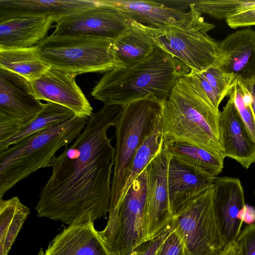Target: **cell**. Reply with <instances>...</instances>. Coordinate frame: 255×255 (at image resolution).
<instances>
[{"label":"cell","mask_w":255,"mask_h":255,"mask_svg":"<svg viewBox=\"0 0 255 255\" xmlns=\"http://www.w3.org/2000/svg\"><path fill=\"white\" fill-rule=\"evenodd\" d=\"M29 213V209L18 197L0 198V255H8Z\"/></svg>","instance_id":"24"},{"label":"cell","mask_w":255,"mask_h":255,"mask_svg":"<svg viewBox=\"0 0 255 255\" xmlns=\"http://www.w3.org/2000/svg\"><path fill=\"white\" fill-rule=\"evenodd\" d=\"M252 136L255 140V112L252 95L243 81L237 78L228 94Z\"/></svg>","instance_id":"29"},{"label":"cell","mask_w":255,"mask_h":255,"mask_svg":"<svg viewBox=\"0 0 255 255\" xmlns=\"http://www.w3.org/2000/svg\"><path fill=\"white\" fill-rule=\"evenodd\" d=\"M52 17H26L0 22V50L24 48L37 45L47 36Z\"/></svg>","instance_id":"22"},{"label":"cell","mask_w":255,"mask_h":255,"mask_svg":"<svg viewBox=\"0 0 255 255\" xmlns=\"http://www.w3.org/2000/svg\"><path fill=\"white\" fill-rule=\"evenodd\" d=\"M186 255H219L227 246L213 200V185L188 202L173 217Z\"/></svg>","instance_id":"8"},{"label":"cell","mask_w":255,"mask_h":255,"mask_svg":"<svg viewBox=\"0 0 255 255\" xmlns=\"http://www.w3.org/2000/svg\"><path fill=\"white\" fill-rule=\"evenodd\" d=\"M75 76L50 67L39 78L30 81L35 97L73 111L76 117L89 119L93 108L75 81Z\"/></svg>","instance_id":"13"},{"label":"cell","mask_w":255,"mask_h":255,"mask_svg":"<svg viewBox=\"0 0 255 255\" xmlns=\"http://www.w3.org/2000/svg\"><path fill=\"white\" fill-rule=\"evenodd\" d=\"M37 255H44V251L41 249Z\"/></svg>","instance_id":"39"},{"label":"cell","mask_w":255,"mask_h":255,"mask_svg":"<svg viewBox=\"0 0 255 255\" xmlns=\"http://www.w3.org/2000/svg\"><path fill=\"white\" fill-rule=\"evenodd\" d=\"M214 63L242 81L255 79V30H239L220 41Z\"/></svg>","instance_id":"16"},{"label":"cell","mask_w":255,"mask_h":255,"mask_svg":"<svg viewBox=\"0 0 255 255\" xmlns=\"http://www.w3.org/2000/svg\"><path fill=\"white\" fill-rule=\"evenodd\" d=\"M219 255H242V251L235 241L227 245Z\"/></svg>","instance_id":"37"},{"label":"cell","mask_w":255,"mask_h":255,"mask_svg":"<svg viewBox=\"0 0 255 255\" xmlns=\"http://www.w3.org/2000/svg\"><path fill=\"white\" fill-rule=\"evenodd\" d=\"M201 13L226 20L231 16L255 7V0H202L194 2Z\"/></svg>","instance_id":"28"},{"label":"cell","mask_w":255,"mask_h":255,"mask_svg":"<svg viewBox=\"0 0 255 255\" xmlns=\"http://www.w3.org/2000/svg\"><path fill=\"white\" fill-rule=\"evenodd\" d=\"M88 120L76 116L0 151V198L31 174L51 167L57 151L73 142Z\"/></svg>","instance_id":"4"},{"label":"cell","mask_w":255,"mask_h":255,"mask_svg":"<svg viewBox=\"0 0 255 255\" xmlns=\"http://www.w3.org/2000/svg\"><path fill=\"white\" fill-rule=\"evenodd\" d=\"M243 82L252 95L253 98V106L255 112V79L243 81Z\"/></svg>","instance_id":"38"},{"label":"cell","mask_w":255,"mask_h":255,"mask_svg":"<svg viewBox=\"0 0 255 255\" xmlns=\"http://www.w3.org/2000/svg\"><path fill=\"white\" fill-rule=\"evenodd\" d=\"M213 200L219 228L228 245L236 241L243 223L241 214L246 204L240 180L216 177L213 185Z\"/></svg>","instance_id":"15"},{"label":"cell","mask_w":255,"mask_h":255,"mask_svg":"<svg viewBox=\"0 0 255 255\" xmlns=\"http://www.w3.org/2000/svg\"><path fill=\"white\" fill-rule=\"evenodd\" d=\"M130 255H137V253H136V251H135L134 252H133L131 254H130Z\"/></svg>","instance_id":"40"},{"label":"cell","mask_w":255,"mask_h":255,"mask_svg":"<svg viewBox=\"0 0 255 255\" xmlns=\"http://www.w3.org/2000/svg\"><path fill=\"white\" fill-rule=\"evenodd\" d=\"M35 46L45 63L75 77L122 68L115 57L114 41L110 40L52 33Z\"/></svg>","instance_id":"6"},{"label":"cell","mask_w":255,"mask_h":255,"mask_svg":"<svg viewBox=\"0 0 255 255\" xmlns=\"http://www.w3.org/2000/svg\"><path fill=\"white\" fill-rule=\"evenodd\" d=\"M241 218L242 221L245 223L249 225L254 224L255 222V209L246 205L242 211Z\"/></svg>","instance_id":"36"},{"label":"cell","mask_w":255,"mask_h":255,"mask_svg":"<svg viewBox=\"0 0 255 255\" xmlns=\"http://www.w3.org/2000/svg\"><path fill=\"white\" fill-rule=\"evenodd\" d=\"M76 117L70 109L60 105L47 102L42 110L28 124L6 139L0 141V151L17 143L24 138L45 130Z\"/></svg>","instance_id":"26"},{"label":"cell","mask_w":255,"mask_h":255,"mask_svg":"<svg viewBox=\"0 0 255 255\" xmlns=\"http://www.w3.org/2000/svg\"><path fill=\"white\" fill-rule=\"evenodd\" d=\"M200 72L212 87L221 102L228 96L236 79L234 75L225 72L214 62Z\"/></svg>","instance_id":"30"},{"label":"cell","mask_w":255,"mask_h":255,"mask_svg":"<svg viewBox=\"0 0 255 255\" xmlns=\"http://www.w3.org/2000/svg\"><path fill=\"white\" fill-rule=\"evenodd\" d=\"M174 227V221L173 218L152 239L143 243L136 248L135 251H136L137 255H156Z\"/></svg>","instance_id":"32"},{"label":"cell","mask_w":255,"mask_h":255,"mask_svg":"<svg viewBox=\"0 0 255 255\" xmlns=\"http://www.w3.org/2000/svg\"><path fill=\"white\" fill-rule=\"evenodd\" d=\"M226 21L233 28L255 25V7L234 15Z\"/></svg>","instance_id":"35"},{"label":"cell","mask_w":255,"mask_h":255,"mask_svg":"<svg viewBox=\"0 0 255 255\" xmlns=\"http://www.w3.org/2000/svg\"><path fill=\"white\" fill-rule=\"evenodd\" d=\"M44 255H110L94 223L69 225L49 243Z\"/></svg>","instance_id":"20"},{"label":"cell","mask_w":255,"mask_h":255,"mask_svg":"<svg viewBox=\"0 0 255 255\" xmlns=\"http://www.w3.org/2000/svg\"><path fill=\"white\" fill-rule=\"evenodd\" d=\"M163 144L161 116L153 131L145 139L136 152L129 169L125 185L119 200L115 205L124 198L131 184L146 168L150 161L161 148Z\"/></svg>","instance_id":"27"},{"label":"cell","mask_w":255,"mask_h":255,"mask_svg":"<svg viewBox=\"0 0 255 255\" xmlns=\"http://www.w3.org/2000/svg\"><path fill=\"white\" fill-rule=\"evenodd\" d=\"M158 29L130 21L128 28L114 41L115 57L122 68L141 62L154 51Z\"/></svg>","instance_id":"21"},{"label":"cell","mask_w":255,"mask_h":255,"mask_svg":"<svg viewBox=\"0 0 255 255\" xmlns=\"http://www.w3.org/2000/svg\"><path fill=\"white\" fill-rule=\"evenodd\" d=\"M44 104L35 97L29 81L0 68V141L31 122Z\"/></svg>","instance_id":"10"},{"label":"cell","mask_w":255,"mask_h":255,"mask_svg":"<svg viewBox=\"0 0 255 255\" xmlns=\"http://www.w3.org/2000/svg\"><path fill=\"white\" fill-rule=\"evenodd\" d=\"M219 133L224 156L248 169L255 162V140L229 99L219 119Z\"/></svg>","instance_id":"17"},{"label":"cell","mask_w":255,"mask_h":255,"mask_svg":"<svg viewBox=\"0 0 255 255\" xmlns=\"http://www.w3.org/2000/svg\"><path fill=\"white\" fill-rule=\"evenodd\" d=\"M220 113L181 78L163 103V141L186 142L224 159L219 133Z\"/></svg>","instance_id":"3"},{"label":"cell","mask_w":255,"mask_h":255,"mask_svg":"<svg viewBox=\"0 0 255 255\" xmlns=\"http://www.w3.org/2000/svg\"><path fill=\"white\" fill-rule=\"evenodd\" d=\"M147 184L146 168L124 198L109 209L107 225L98 233L110 255H130L147 241Z\"/></svg>","instance_id":"7"},{"label":"cell","mask_w":255,"mask_h":255,"mask_svg":"<svg viewBox=\"0 0 255 255\" xmlns=\"http://www.w3.org/2000/svg\"><path fill=\"white\" fill-rule=\"evenodd\" d=\"M215 25L201 16L188 25L158 29L157 47L179 60L190 70H204L216 60L219 42L207 32Z\"/></svg>","instance_id":"9"},{"label":"cell","mask_w":255,"mask_h":255,"mask_svg":"<svg viewBox=\"0 0 255 255\" xmlns=\"http://www.w3.org/2000/svg\"><path fill=\"white\" fill-rule=\"evenodd\" d=\"M254 193H255V192H254Z\"/></svg>","instance_id":"41"},{"label":"cell","mask_w":255,"mask_h":255,"mask_svg":"<svg viewBox=\"0 0 255 255\" xmlns=\"http://www.w3.org/2000/svg\"><path fill=\"white\" fill-rule=\"evenodd\" d=\"M120 10L130 20L156 28L183 26L202 16L194 2L188 12L153 0H102Z\"/></svg>","instance_id":"14"},{"label":"cell","mask_w":255,"mask_h":255,"mask_svg":"<svg viewBox=\"0 0 255 255\" xmlns=\"http://www.w3.org/2000/svg\"><path fill=\"white\" fill-rule=\"evenodd\" d=\"M182 79L207 103L219 110L221 102L212 87L200 71L190 70V72Z\"/></svg>","instance_id":"31"},{"label":"cell","mask_w":255,"mask_h":255,"mask_svg":"<svg viewBox=\"0 0 255 255\" xmlns=\"http://www.w3.org/2000/svg\"><path fill=\"white\" fill-rule=\"evenodd\" d=\"M236 242L241 249L242 255H255V223L249 225L241 232Z\"/></svg>","instance_id":"34"},{"label":"cell","mask_w":255,"mask_h":255,"mask_svg":"<svg viewBox=\"0 0 255 255\" xmlns=\"http://www.w3.org/2000/svg\"><path fill=\"white\" fill-rule=\"evenodd\" d=\"M124 106L105 105L72 144L53 160L35 207L37 216L69 225L94 223L109 212L115 148L108 136Z\"/></svg>","instance_id":"1"},{"label":"cell","mask_w":255,"mask_h":255,"mask_svg":"<svg viewBox=\"0 0 255 255\" xmlns=\"http://www.w3.org/2000/svg\"><path fill=\"white\" fill-rule=\"evenodd\" d=\"M171 157L197 171L216 177L222 171L224 159L186 142L163 141Z\"/></svg>","instance_id":"23"},{"label":"cell","mask_w":255,"mask_h":255,"mask_svg":"<svg viewBox=\"0 0 255 255\" xmlns=\"http://www.w3.org/2000/svg\"><path fill=\"white\" fill-rule=\"evenodd\" d=\"M216 177L197 171L171 157L168 186L173 217L191 200L211 187Z\"/></svg>","instance_id":"19"},{"label":"cell","mask_w":255,"mask_h":255,"mask_svg":"<svg viewBox=\"0 0 255 255\" xmlns=\"http://www.w3.org/2000/svg\"><path fill=\"white\" fill-rule=\"evenodd\" d=\"M156 255H186L183 242L176 231L175 222L173 229Z\"/></svg>","instance_id":"33"},{"label":"cell","mask_w":255,"mask_h":255,"mask_svg":"<svg viewBox=\"0 0 255 255\" xmlns=\"http://www.w3.org/2000/svg\"><path fill=\"white\" fill-rule=\"evenodd\" d=\"M171 157L162 145L146 167L147 241L155 236L173 218L168 186Z\"/></svg>","instance_id":"12"},{"label":"cell","mask_w":255,"mask_h":255,"mask_svg":"<svg viewBox=\"0 0 255 255\" xmlns=\"http://www.w3.org/2000/svg\"><path fill=\"white\" fill-rule=\"evenodd\" d=\"M164 101L153 95H149L124 106L115 126L116 143L110 208L119 200L133 158L145 139L154 130L162 116Z\"/></svg>","instance_id":"5"},{"label":"cell","mask_w":255,"mask_h":255,"mask_svg":"<svg viewBox=\"0 0 255 255\" xmlns=\"http://www.w3.org/2000/svg\"><path fill=\"white\" fill-rule=\"evenodd\" d=\"M98 4V0H0V22L26 17H52L57 23Z\"/></svg>","instance_id":"18"},{"label":"cell","mask_w":255,"mask_h":255,"mask_svg":"<svg viewBox=\"0 0 255 255\" xmlns=\"http://www.w3.org/2000/svg\"><path fill=\"white\" fill-rule=\"evenodd\" d=\"M98 4L72 14L58 22L53 34L79 35L115 41L129 26V20L114 6Z\"/></svg>","instance_id":"11"},{"label":"cell","mask_w":255,"mask_h":255,"mask_svg":"<svg viewBox=\"0 0 255 255\" xmlns=\"http://www.w3.org/2000/svg\"><path fill=\"white\" fill-rule=\"evenodd\" d=\"M50 67L39 58L35 46L0 50V68L17 74L29 82L39 78Z\"/></svg>","instance_id":"25"},{"label":"cell","mask_w":255,"mask_h":255,"mask_svg":"<svg viewBox=\"0 0 255 255\" xmlns=\"http://www.w3.org/2000/svg\"><path fill=\"white\" fill-rule=\"evenodd\" d=\"M190 71L186 65L157 47L141 62L106 73L91 94L105 105L124 106L149 95L165 101L178 81Z\"/></svg>","instance_id":"2"}]
</instances>
